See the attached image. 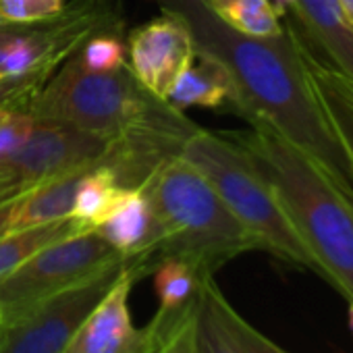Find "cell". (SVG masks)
Returning a JSON list of instances; mask_svg holds the SVG:
<instances>
[{
    "mask_svg": "<svg viewBox=\"0 0 353 353\" xmlns=\"http://www.w3.org/2000/svg\"><path fill=\"white\" fill-rule=\"evenodd\" d=\"M160 11L181 19L192 34L196 54L227 73L233 110L243 119L256 117L272 125L353 196L351 164L307 85L299 36L293 28H285L274 38L245 36L214 15L204 0H160Z\"/></svg>",
    "mask_w": 353,
    "mask_h": 353,
    "instance_id": "cell-1",
    "label": "cell"
},
{
    "mask_svg": "<svg viewBox=\"0 0 353 353\" xmlns=\"http://www.w3.org/2000/svg\"><path fill=\"white\" fill-rule=\"evenodd\" d=\"M245 121L250 129L229 137L264 174L320 276L353 301V196L272 125L256 117Z\"/></svg>",
    "mask_w": 353,
    "mask_h": 353,
    "instance_id": "cell-2",
    "label": "cell"
},
{
    "mask_svg": "<svg viewBox=\"0 0 353 353\" xmlns=\"http://www.w3.org/2000/svg\"><path fill=\"white\" fill-rule=\"evenodd\" d=\"M36 119L57 121L119 139L133 133H162L188 141L200 125L183 110L150 94L125 65L117 71H88L77 54L69 57L28 102Z\"/></svg>",
    "mask_w": 353,
    "mask_h": 353,
    "instance_id": "cell-3",
    "label": "cell"
},
{
    "mask_svg": "<svg viewBox=\"0 0 353 353\" xmlns=\"http://www.w3.org/2000/svg\"><path fill=\"white\" fill-rule=\"evenodd\" d=\"M141 188L160 227L158 258L176 256L202 274H214L229 260L260 250L206 176L179 154L166 158Z\"/></svg>",
    "mask_w": 353,
    "mask_h": 353,
    "instance_id": "cell-4",
    "label": "cell"
},
{
    "mask_svg": "<svg viewBox=\"0 0 353 353\" xmlns=\"http://www.w3.org/2000/svg\"><path fill=\"white\" fill-rule=\"evenodd\" d=\"M179 156L206 176L260 250L318 272L316 260L287 219L276 194L239 143L200 127L181 145Z\"/></svg>",
    "mask_w": 353,
    "mask_h": 353,
    "instance_id": "cell-5",
    "label": "cell"
},
{
    "mask_svg": "<svg viewBox=\"0 0 353 353\" xmlns=\"http://www.w3.org/2000/svg\"><path fill=\"white\" fill-rule=\"evenodd\" d=\"M123 256L96 231L59 239L0 279V330Z\"/></svg>",
    "mask_w": 353,
    "mask_h": 353,
    "instance_id": "cell-6",
    "label": "cell"
},
{
    "mask_svg": "<svg viewBox=\"0 0 353 353\" xmlns=\"http://www.w3.org/2000/svg\"><path fill=\"white\" fill-rule=\"evenodd\" d=\"M129 260L121 258L104 266L3 328L0 353H65L88 314L114 285Z\"/></svg>",
    "mask_w": 353,
    "mask_h": 353,
    "instance_id": "cell-7",
    "label": "cell"
},
{
    "mask_svg": "<svg viewBox=\"0 0 353 353\" xmlns=\"http://www.w3.org/2000/svg\"><path fill=\"white\" fill-rule=\"evenodd\" d=\"M150 268L148 260L131 258L114 285L88 314L65 353H152L194 301L174 314L158 312L148 326L137 328L131 320L129 295Z\"/></svg>",
    "mask_w": 353,
    "mask_h": 353,
    "instance_id": "cell-8",
    "label": "cell"
},
{
    "mask_svg": "<svg viewBox=\"0 0 353 353\" xmlns=\"http://www.w3.org/2000/svg\"><path fill=\"white\" fill-rule=\"evenodd\" d=\"M108 145V139L71 125L38 119L23 148L3 168L7 179L0 181V202L38 183L98 164Z\"/></svg>",
    "mask_w": 353,
    "mask_h": 353,
    "instance_id": "cell-9",
    "label": "cell"
},
{
    "mask_svg": "<svg viewBox=\"0 0 353 353\" xmlns=\"http://www.w3.org/2000/svg\"><path fill=\"white\" fill-rule=\"evenodd\" d=\"M127 67L156 98L166 100L172 83L196 59L188 26L170 13L137 26L127 38Z\"/></svg>",
    "mask_w": 353,
    "mask_h": 353,
    "instance_id": "cell-10",
    "label": "cell"
},
{
    "mask_svg": "<svg viewBox=\"0 0 353 353\" xmlns=\"http://www.w3.org/2000/svg\"><path fill=\"white\" fill-rule=\"evenodd\" d=\"M94 231L123 258H141L150 266L158 260L160 227L143 188H127L110 214Z\"/></svg>",
    "mask_w": 353,
    "mask_h": 353,
    "instance_id": "cell-11",
    "label": "cell"
},
{
    "mask_svg": "<svg viewBox=\"0 0 353 353\" xmlns=\"http://www.w3.org/2000/svg\"><path fill=\"white\" fill-rule=\"evenodd\" d=\"M90 168L92 166L38 183L0 202V237L23 229L48 225L61 219H69L77 185Z\"/></svg>",
    "mask_w": 353,
    "mask_h": 353,
    "instance_id": "cell-12",
    "label": "cell"
},
{
    "mask_svg": "<svg viewBox=\"0 0 353 353\" xmlns=\"http://www.w3.org/2000/svg\"><path fill=\"white\" fill-rule=\"evenodd\" d=\"M299 57L307 85L353 170V79L334 65L322 63V59L307 48V42L301 36Z\"/></svg>",
    "mask_w": 353,
    "mask_h": 353,
    "instance_id": "cell-13",
    "label": "cell"
},
{
    "mask_svg": "<svg viewBox=\"0 0 353 353\" xmlns=\"http://www.w3.org/2000/svg\"><path fill=\"white\" fill-rule=\"evenodd\" d=\"M305 36L320 46L330 65L353 79V30L347 26L336 0H287Z\"/></svg>",
    "mask_w": 353,
    "mask_h": 353,
    "instance_id": "cell-14",
    "label": "cell"
},
{
    "mask_svg": "<svg viewBox=\"0 0 353 353\" xmlns=\"http://www.w3.org/2000/svg\"><path fill=\"white\" fill-rule=\"evenodd\" d=\"M233 90L227 73L212 63L196 54L192 65L176 77L166 102L179 110L185 108H225L231 106Z\"/></svg>",
    "mask_w": 353,
    "mask_h": 353,
    "instance_id": "cell-15",
    "label": "cell"
},
{
    "mask_svg": "<svg viewBox=\"0 0 353 353\" xmlns=\"http://www.w3.org/2000/svg\"><path fill=\"white\" fill-rule=\"evenodd\" d=\"M125 190L127 188L119 183L117 174L98 162L81 176L75 192L71 219H75L85 231H94L110 214Z\"/></svg>",
    "mask_w": 353,
    "mask_h": 353,
    "instance_id": "cell-16",
    "label": "cell"
},
{
    "mask_svg": "<svg viewBox=\"0 0 353 353\" xmlns=\"http://www.w3.org/2000/svg\"><path fill=\"white\" fill-rule=\"evenodd\" d=\"M150 274L160 303L158 312L162 314H174L185 310L196 299L204 276L194 264L176 256L158 258L152 264Z\"/></svg>",
    "mask_w": 353,
    "mask_h": 353,
    "instance_id": "cell-17",
    "label": "cell"
},
{
    "mask_svg": "<svg viewBox=\"0 0 353 353\" xmlns=\"http://www.w3.org/2000/svg\"><path fill=\"white\" fill-rule=\"evenodd\" d=\"M214 287V274H204L194 307V353H245L219 314Z\"/></svg>",
    "mask_w": 353,
    "mask_h": 353,
    "instance_id": "cell-18",
    "label": "cell"
},
{
    "mask_svg": "<svg viewBox=\"0 0 353 353\" xmlns=\"http://www.w3.org/2000/svg\"><path fill=\"white\" fill-rule=\"evenodd\" d=\"M85 231L75 219H61L48 225L23 229L17 233H9L0 237V279L11 274L15 268H19L26 260H30L34 254H38L42 248L65 239L69 235Z\"/></svg>",
    "mask_w": 353,
    "mask_h": 353,
    "instance_id": "cell-19",
    "label": "cell"
},
{
    "mask_svg": "<svg viewBox=\"0 0 353 353\" xmlns=\"http://www.w3.org/2000/svg\"><path fill=\"white\" fill-rule=\"evenodd\" d=\"M229 28L254 38H274L285 32L270 0H204Z\"/></svg>",
    "mask_w": 353,
    "mask_h": 353,
    "instance_id": "cell-20",
    "label": "cell"
},
{
    "mask_svg": "<svg viewBox=\"0 0 353 353\" xmlns=\"http://www.w3.org/2000/svg\"><path fill=\"white\" fill-rule=\"evenodd\" d=\"M81 67L88 71H117L127 65V46L121 40V32H100L90 36L75 52Z\"/></svg>",
    "mask_w": 353,
    "mask_h": 353,
    "instance_id": "cell-21",
    "label": "cell"
},
{
    "mask_svg": "<svg viewBox=\"0 0 353 353\" xmlns=\"http://www.w3.org/2000/svg\"><path fill=\"white\" fill-rule=\"evenodd\" d=\"M214 301L219 307V314L223 318V322L227 324V328L231 330V334L235 336V341L239 343V347L245 353H289L283 347H279L274 341H270L266 334H262L258 328H254L223 295V291L219 289V285L214 287Z\"/></svg>",
    "mask_w": 353,
    "mask_h": 353,
    "instance_id": "cell-22",
    "label": "cell"
},
{
    "mask_svg": "<svg viewBox=\"0 0 353 353\" xmlns=\"http://www.w3.org/2000/svg\"><path fill=\"white\" fill-rule=\"evenodd\" d=\"M36 117L28 106H15L0 112V170L23 148L36 127Z\"/></svg>",
    "mask_w": 353,
    "mask_h": 353,
    "instance_id": "cell-23",
    "label": "cell"
},
{
    "mask_svg": "<svg viewBox=\"0 0 353 353\" xmlns=\"http://www.w3.org/2000/svg\"><path fill=\"white\" fill-rule=\"evenodd\" d=\"M52 77V71H32L19 77L0 79V112L15 106H28L38 90Z\"/></svg>",
    "mask_w": 353,
    "mask_h": 353,
    "instance_id": "cell-24",
    "label": "cell"
},
{
    "mask_svg": "<svg viewBox=\"0 0 353 353\" xmlns=\"http://www.w3.org/2000/svg\"><path fill=\"white\" fill-rule=\"evenodd\" d=\"M65 0H0V17L9 23H36L59 15Z\"/></svg>",
    "mask_w": 353,
    "mask_h": 353,
    "instance_id": "cell-25",
    "label": "cell"
},
{
    "mask_svg": "<svg viewBox=\"0 0 353 353\" xmlns=\"http://www.w3.org/2000/svg\"><path fill=\"white\" fill-rule=\"evenodd\" d=\"M194 307L196 299L152 353H194Z\"/></svg>",
    "mask_w": 353,
    "mask_h": 353,
    "instance_id": "cell-26",
    "label": "cell"
},
{
    "mask_svg": "<svg viewBox=\"0 0 353 353\" xmlns=\"http://www.w3.org/2000/svg\"><path fill=\"white\" fill-rule=\"evenodd\" d=\"M32 26H34V23H17L9 34H5L3 38H0V59H3V54L7 52V48H9V44H11V40H15L17 36L26 34Z\"/></svg>",
    "mask_w": 353,
    "mask_h": 353,
    "instance_id": "cell-27",
    "label": "cell"
},
{
    "mask_svg": "<svg viewBox=\"0 0 353 353\" xmlns=\"http://www.w3.org/2000/svg\"><path fill=\"white\" fill-rule=\"evenodd\" d=\"M336 5L343 13L345 21H347V26L353 30V0H336Z\"/></svg>",
    "mask_w": 353,
    "mask_h": 353,
    "instance_id": "cell-28",
    "label": "cell"
},
{
    "mask_svg": "<svg viewBox=\"0 0 353 353\" xmlns=\"http://www.w3.org/2000/svg\"><path fill=\"white\" fill-rule=\"evenodd\" d=\"M15 26H17V23H9V21H5L3 17H0V38H3L5 34H9Z\"/></svg>",
    "mask_w": 353,
    "mask_h": 353,
    "instance_id": "cell-29",
    "label": "cell"
},
{
    "mask_svg": "<svg viewBox=\"0 0 353 353\" xmlns=\"http://www.w3.org/2000/svg\"><path fill=\"white\" fill-rule=\"evenodd\" d=\"M349 326L353 330V301H349Z\"/></svg>",
    "mask_w": 353,
    "mask_h": 353,
    "instance_id": "cell-30",
    "label": "cell"
},
{
    "mask_svg": "<svg viewBox=\"0 0 353 353\" xmlns=\"http://www.w3.org/2000/svg\"><path fill=\"white\" fill-rule=\"evenodd\" d=\"M7 179V172L5 170H0V181H5Z\"/></svg>",
    "mask_w": 353,
    "mask_h": 353,
    "instance_id": "cell-31",
    "label": "cell"
}]
</instances>
